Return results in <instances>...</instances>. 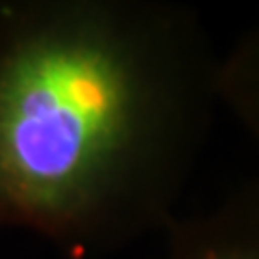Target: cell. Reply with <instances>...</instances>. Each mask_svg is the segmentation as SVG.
<instances>
[{
    "mask_svg": "<svg viewBox=\"0 0 259 259\" xmlns=\"http://www.w3.org/2000/svg\"><path fill=\"white\" fill-rule=\"evenodd\" d=\"M159 236L157 259H259V179L202 207H183Z\"/></svg>",
    "mask_w": 259,
    "mask_h": 259,
    "instance_id": "2",
    "label": "cell"
},
{
    "mask_svg": "<svg viewBox=\"0 0 259 259\" xmlns=\"http://www.w3.org/2000/svg\"><path fill=\"white\" fill-rule=\"evenodd\" d=\"M219 104L259 146V18L219 58Z\"/></svg>",
    "mask_w": 259,
    "mask_h": 259,
    "instance_id": "3",
    "label": "cell"
},
{
    "mask_svg": "<svg viewBox=\"0 0 259 259\" xmlns=\"http://www.w3.org/2000/svg\"><path fill=\"white\" fill-rule=\"evenodd\" d=\"M219 58L179 2H0V231L67 259L161 234L211 133Z\"/></svg>",
    "mask_w": 259,
    "mask_h": 259,
    "instance_id": "1",
    "label": "cell"
}]
</instances>
